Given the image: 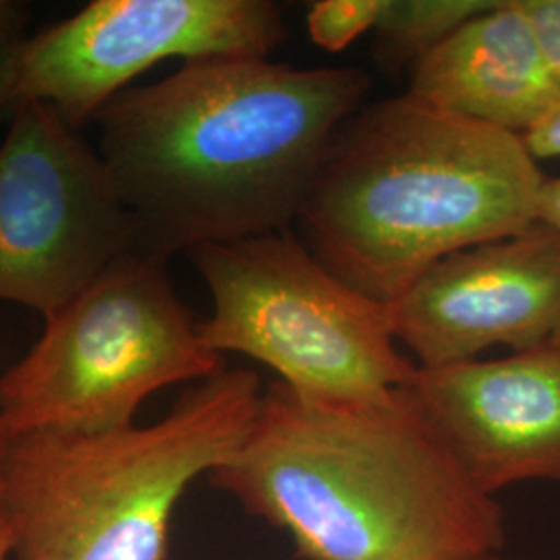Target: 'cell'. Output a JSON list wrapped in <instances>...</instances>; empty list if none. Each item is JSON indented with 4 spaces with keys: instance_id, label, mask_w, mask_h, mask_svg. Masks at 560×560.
Listing matches in <instances>:
<instances>
[{
    "instance_id": "obj_12",
    "label": "cell",
    "mask_w": 560,
    "mask_h": 560,
    "mask_svg": "<svg viewBox=\"0 0 560 560\" xmlns=\"http://www.w3.org/2000/svg\"><path fill=\"white\" fill-rule=\"evenodd\" d=\"M492 0H386L374 27L376 59L388 69H413Z\"/></svg>"
},
{
    "instance_id": "obj_11",
    "label": "cell",
    "mask_w": 560,
    "mask_h": 560,
    "mask_svg": "<svg viewBox=\"0 0 560 560\" xmlns=\"http://www.w3.org/2000/svg\"><path fill=\"white\" fill-rule=\"evenodd\" d=\"M409 94L525 138L560 104V83L523 0H492L409 71Z\"/></svg>"
},
{
    "instance_id": "obj_17",
    "label": "cell",
    "mask_w": 560,
    "mask_h": 560,
    "mask_svg": "<svg viewBox=\"0 0 560 560\" xmlns=\"http://www.w3.org/2000/svg\"><path fill=\"white\" fill-rule=\"evenodd\" d=\"M538 221L557 229L560 233V175L559 177H546L544 180Z\"/></svg>"
},
{
    "instance_id": "obj_15",
    "label": "cell",
    "mask_w": 560,
    "mask_h": 560,
    "mask_svg": "<svg viewBox=\"0 0 560 560\" xmlns=\"http://www.w3.org/2000/svg\"><path fill=\"white\" fill-rule=\"evenodd\" d=\"M541 50L560 83V0H523Z\"/></svg>"
},
{
    "instance_id": "obj_7",
    "label": "cell",
    "mask_w": 560,
    "mask_h": 560,
    "mask_svg": "<svg viewBox=\"0 0 560 560\" xmlns=\"http://www.w3.org/2000/svg\"><path fill=\"white\" fill-rule=\"evenodd\" d=\"M136 252L98 150L44 102H21L0 143V300L44 318Z\"/></svg>"
},
{
    "instance_id": "obj_13",
    "label": "cell",
    "mask_w": 560,
    "mask_h": 560,
    "mask_svg": "<svg viewBox=\"0 0 560 560\" xmlns=\"http://www.w3.org/2000/svg\"><path fill=\"white\" fill-rule=\"evenodd\" d=\"M386 0H320L307 13V32L316 46L340 52L381 20Z\"/></svg>"
},
{
    "instance_id": "obj_10",
    "label": "cell",
    "mask_w": 560,
    "mask_h": 560,
    "mask_svg": "<svg viewBox=\"0 0 560 560\" xmlns=\"http://www.w3.org/2000/svg\"><path fill=\"white\" fill-rule=\"evenodd\" d=\"M407 390L483 494L560 483V340L502 360L418 365Z\"/></svg>"
},
{
    "instance_id": "obj_5",
    "label": "cell",
    "mask_w": 560,
    "mask_h": 560,
    "mask_svg": "<svg viewBox=\"0 0 560 560\" xmlns=\"http://www.w3.org/2000/svg\"><path fill=\"white\" fill-rule=\"evenodd\" d=\"M222 370L168 260L129 252L48 316L32 351L2 374L0 421L11 436L122 430L150 395Z\"/></svg>"
},
{
    "instance_id": "obj_8",
    "label": "cell",
    "mask_w": 560,
    "mask_h": 560,
    "mask_svg": "<svg viewBox=\"0 0 560 560\" xmlns=\"http://www.w3.org/2000/svg\"><path fill=\"white\" fill-rule=\"evenodd\" d=\"M284 38L270 0H94L27 38L18 92L81 131L161 60L268 59Z\"/></svg>"
},
{
    "instance_id": "obj_6",
    "label": "cell",
    "mask_w": 560,
    "mask_h": 560,
    "mask_svg": "<svg viewBox=\"0 0 560 560\" xmlns=\"http://www.w3.org/2000/svg\"><path fill=\"white\" fill-rule=\"evenodd\" d=\"M187 256L212 298L201 339L222 358L260 361L312 399H374L413 381L418 365L395 347L388 305L332 275L291 229Z\"/></svg>"
},
{
    "instance_id": "obj_19",
    "label": "cell",
    "mask_w": 560,
    "mask_h": 560,
    "mask_svg": "<svg viewBox=\"0 0 560 560\" xmlns=\"http://www.w3.org/2000/svg\"><path fill=\"white\" fill-rule=\"evenodd\" d=\"M11 442V432L7 430V425L0 421V480H2V463H4V455Z\"/></svg>"
},
{
    "instance_id": "obj_4",
    "label": "cell",
    "mask_w": 560,
    "mask_h": 560,
    "mask_svg": "<svg viewBox=\"0 0 560 560\" xmlns=\"http://www.w3.org/2000/svg\"><path fill=\"white\" fill-rule=\"evenodd\" d=\"M260 397L252 370L224 368L143 428L11 436L0 480L11 559L168 560L183 494L237 451Z\"/></svg>"
},
{
    "instance_id": "obj_18",
    "label": "cell",
    "mask_w": 560,
    "mask_h": 560,
    "mask_svg": "<svg viewBox=\"0 0 560 560\" xmlns=\"http://www.w3.org/2000/svg\"><path fill=\"white\" fill-rule=\"evenodd\" d=\"M13 552V534L7 521L0 520V560L11 559Z\"/></svg>"
},
{
    "instance_id": "obj_9",
    "label": "cell",
    "mask_w": 560,
    "mask_h": 560,
    "mask_svg": "<svg viewBox=\"0 0 560 560\" xmlns=\"http://www.w3.org/2000/svg\"><path fill=\"white\" fill-rule=\"evenodd\" d=\"M395 339L418 365L480 360L492 347L560 340V233L536 222L451 254L388 305Z\"/></svg>"
},
{
    "instance_id": "obj_1",
    "label": "cell",
    "mask_w": 560,
    "mask_h": 560,
    "mask_svg": "<svg viewBox=\"0 0 560 560\" xmlns=\"http://www.w3.org/2000/svg\"><path fill=\"white\" fill-rule=\"evenodd\" d=\"M361 69L268 59L187 60L102 108L98 156L136 252L171 260L287 231L340 125L363 106Z\"/></svg>"
},
{
    "instance_id": "obj_2",
    "label": "cell",
    "mask_w": 560,
    "mask_h": 560,
    "mask_svg": "<svg viewBox=\"0 0 560 560\" xmlns=\"http://www.w3.org/2000/svg\"><path fill=\"white\" fill-rule=\"evenodd\" d=\"M208 483L303 560H502L501 502L467 478L407 386L312 399L272 381Z\"/></svg>"
},
{
    "instance_id": "obj_14",
    "label": "cell",
    "mask_w": 560,
    "mask_h": 560,
    "mask_svg": "<svg viewBox=\"0 0 560 560\" xmlns=\"http://www.w3.org/2000/svg\"><path fill=\"white\" fill-rule=\"evenodd\" d=\"M27 42V9L21 2L0 0V120L11 119L20 108L18 73Z\"/></svg>"
},
{
    "instance_id": "obj_16",
    "label": "cell",
    "mask_w": 560,
    "mask_h": 560,
    "mask_svg": "<svg viewBox=\"0 0 560 560\" xmlns=\"http://www.w3.org/2000/svg\"><path fill=\"white\" fill-rule=\"evenodd\" d=\"M523 141L538 162L560 159V104Z\"/></svg>"
},
{
    "instance_id": "obj_3",
    "label": "cell",
    "mask_w": 560,
    "mask_h": 560,
    "mask_svg": "<svg viewBox=\"0 0 560 560\" xmlns=\"http://www.w3.org/2000/svg\"><path fill=\"white\" fill-rule=\"evenodd\" d=\"M546 175L520 136L405 92L340 125L301 206V241L390 305L434 264L538 222Z\"/></svg>"
}]
</instances>
